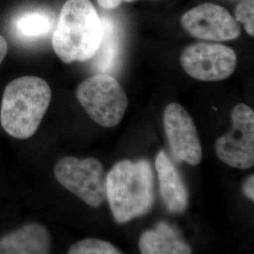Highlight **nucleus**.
Listing matches in <instances>:
<instances>
[{
    "label": "nucleus",
    "mask_w": 254,
    "mask_h": 254,
    "mask_svg": "<svg viewBox=\"0 0 254 254\" xmlns=\"http://www.w3.org/2000/svg\"><path fill=\"white\" fill-rule=\"evenodd\" d=\"M103 36V23L90 0H68L52 38L55 53L65 64L86 62L96 54Z\"/></svg>",
    "instance_id": "obj_1"
},
{
    "label": "nucleus",
    "mask_w": 254,
    "mask_h": 254,
    "mask_svg": "<svg viewBox=\"0 0 254 254\" xmlns=\"http://www.w3.org/2000/svg\"><path fill=\"white\" fill-rule=\"evenodd\" d=\"M52 98L48 83L38 76L9 82L3 93L0 124L9 136L26 139L35 134Z\"/></svg>",
    "instance_id": "obj_2"
},
{
    "label": "nucleus",
    "mask_w": 254,
    "mask_h": 254,
    "mask_svg": "<svg viewBox=\"0 0 254 254\" xmlns=\"http://www.w3.org/2000/svg\"><path fill=\"white\" fill-rule=\"evenodd\" d=\"M106 190L111 212L119 223L144 215L154 200L151 165L146 160L120 161L107 174Z\"/></svg>",
    "instance_id": "obj_3"
},
{
    "label": "nucleus",
    "mask_w": 254,
    "mask_h": 254,
    "mask_svg": "<svg viewBox=\"0 0 254 254\" xmlns=\"http://www.w3.org/2000/svg\"><path fill=\"white\" fill-rule=\"evenodd\" d=\"M76 97L89 116L103 127L118 126L128 108L124 89L108 73H99L82 82Z\"/></svg>",
    "instance_id": "obj_4"
},
{
    "label": "nucleus",
    "mask_w": 254,
    "mask_h": 254,
    "mask_svg": "<svg viewBox=\"0 0 254 254\" xmlns=\"http://www.w3.org/2000/svg\"><path fill=\"white\" fill-rule=\"evenodd\" d=\"M57 180L91 207H99L107 199V173L96 158H62L56 164Z\"/></svg>",
    "instance_id": "obj_5"
},
{
    "label": "nucleus",
    "mask_w": 254,
    "mask_h": 254,
    "mask_svg": "<svg viewBox=\"0 0 254 254\" xmlns=\"http://www.w3.org/2000/svg\"><path fill=\"white\" fill-rule=\"evenodd\" d=\"M232 130L217 140L216 154L230 167L249 169L254 164V110L244 104L237 105L232 112Z\"/></svg>",
    "instance_id": "obj_6"
},
{
    "label": "nucleus",
    "mask_w": 254,
    "mask_h": 254,
    "mask_svg": "<svg viewBox=\"0 0 254 254\" xmlns=\"http://www.w3.org/2000/svg\"><path fill=\"white\" fill-rule=\"evenodd\" d=\"M180 62L185 72L197 80L220 81L235 72L237 57L228 46L197 43L183 51Z\"/></svg>",
    "instance_id": "obj_7"
},
{
    "label": "nucleus",
    "mask_w": 254,
    "mask_h": 254,
    "mask_svg": "<svg viewBox=\"0 0 254 254\" xmlns=\"http://www.w3.org/2000/svg\"><path fill=\"white\" fill-rule=\"evenodd\" d=\"M181 24L192 36L200 40L231 41L241 34V27L227 9L212 3L189 10L183 15Z\"/></svg>",
    "instance_id": "obj_8"
},
{
    "label": "nucleus",
    "mask_w": 254,
    "mask_h": 254,
    "mask_svg": "<svg viewBox=\"0 0 254 254\" xmlns=\"http://www.w3.org/2000/svg\"><path fill=\"white\" fill-rule=\"evenodd\" d=\"M164 127L174 157L191 166L202 159V149L197 128L181 105L172 103L164 112Z\"/></svg>",
    "instance_id": "obj_9"
},
{
    "label": "nucleus",
    "mask_w": 254,
    "mask_h": 254,
    "mask_svg": "<svg viewBox=\"0 0 254 254\" xmlns=\"http://www.w3.org/2000/svg\"><path fill=\"white\" fill-rule=\"evenodd\" d=\"M155 170L166 208L172 213L184 212L189 206V191L178 170L164 151L156 155Z\"/></svg>",
    "instance_id": "obj_10"
},
{
    "label": "nucleus",
    "mask_w": 254,
    "mask_h": 254,
    "mask_svg": "<svg viewBox=\"0 0 254 254\" xmlns=\"http://www.w3.org/2000/svg\"><path fill=\"white\" fill-rule=\"evenodd\" d=\"M50 249V234L39 223L27 224L0 239V254H46Z\"/></svg>",
    "instance_id": "obj_11"
},
{
    "label": "nucleus",
    "mask_w": 254,
    "mask_h": 254,
    "mask_svg": "<svg viewBox=\"0 0 254 254\" xmlns=\"http://www.w3.org/2000/svg\"><path fill=\"white\" fill-rule=\"evenodd\" d=\"M138 247L143 254H189L192 253L177 232L167 223H159L154 230L144 232Z\"/></svg>",
    "instance_id": "obj_12"
},
{
    "label": "nucleus",
    "mask_w": 254,
    "mask_h": 254,
    "mask_svg": "<svg viewBox=\"0 0 254 254\" xmlns=\"http://www.w3.org/2000/svg\"><path fill=\"white\" fill-rule=\"evenodd\" d=\"M102 23L103 36L99 48L96 54L94 55V67L101 73H108L116 67L120 54L121 41L118 28L111 20L104 18Z\"/></svg>",
    "instance_id": "obj_13"
},
{
    "label": "nucleus",
    "mask_w": 254,
    "mask_h": 254,
    "mask_svg": "<svg viewBox=\"0 0 254 254\" xmlns=\"http://www.w3.org/2000/svg\"><path fill=\"white\" fill-rule=\"evenodd\" d=\"M54 18L44 9L23 12L16 17L13 27L16 35L24 40H35L46 36L52 29Z\"/></svg>",
    "instance_id": "obj_14"
},
{
    "label": "nucleus",
    "mask_w": 254,
    "mask_h": 254,
    "mask_svg": "<svg viewBox=\"0 0 254 254\" xmlns=\"http://www.w3.org/2000/svg\"><path fill=\"white\" fill-rule=\"evenodd\" d=\"M69 254H120L121 252L109 242L86 238L74 243L68 251Z\"/></svg>",
    "instance_id": "obj_15"
},
{
    "label": "nucleus",
    "mask_w": 254,
    "mask_h": 254,
    "mask_svg": "<svg viewBox=\"0 0 254 254\" xmlns=\"http://www.w3.org/2000/svg\"><path fill=\"white\" fill-rule=\"evenodd\" d=\"M254 0H243L236 9V20L241 22L250 36H254Z\"/></svg>",
    "instance_id": "obj_16"
},
{
    "label": "nucleus",
    "mask_w": 254,
    "mask_h": 254,
    "mask_svg": "<svg viewBox=\"0 0 254 254\" xmlns=\"http://www.w3.org/2000/svg\"><path fill=\"white\" fill-rule=\"evenodd\" d=\"M254 176L252 175L246 180L244 185H243V192L248 199L254 200Z\"/></svg>",
    "instance_id": "obj_17"
},
{
    "label": "nucleus",
    "mask_w": 254,
    "mask_h": 254,
    "mask_svg": "<svg viewBox=\"0 0 254 254\" xmlns=\"http://www.w3.org/2000/svg\"><path fill=\"white\" fill-rule=\"evenodd\" d=\"M134 2L136 0H98V4L104 9H115L123 2Z\"/></svg>",
    "instance_id": "obj_18"
},
{
    "label": "nucleus",
    "mask_w": 254,
    "mask_h": 254,
    "mask_svg": "<svg viewBox=\"0 0 254 254\" xmlns=\"http://www.w3.org/2000/svg\"><path fill=\"white\" fill-rule=\"evenodd\" d=\"M8 52V45L5 38L0 35V64H2Z\"/></svg>",
    "instance_id": "obj_19"
}]
</instances>
